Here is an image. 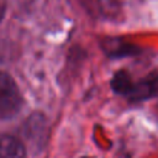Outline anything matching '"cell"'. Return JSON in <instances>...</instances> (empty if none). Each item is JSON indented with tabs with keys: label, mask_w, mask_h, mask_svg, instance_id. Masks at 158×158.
<instances>
[{
	"label": "cell",
	"mask_w": 158,
	"mask_h": 158,
	"mask_svg": "<svg viewBox=\"0 0 158 158\" xmlns=\"http://www.w3.org/2000/svg\"><path fill=\"white\" fill-rule=\"evenodd\" d=\"M0 158H26L25 146L15 137L0 135Z\"/></svg>",
	"instance_id": "4"
},
{
	"label": "cell",
	"mask_w": 158,
	"mask_h": 158,
	"mask_svg": "<svg viewBox=\"0 0 158 158\" xmlns=\"http://www.w3.org/2000/svg\"><path fill=\"white\" fill-rule=\"evenodd\" d=\"M101 48L110 58H125L135 57L142 53V48L135 43L127 42L120 37H106L101 41Z\"/></svg>",
	"instance_id": "2"
},
{
	"label": "cell",
	"mask_w": 158,
	"mask_h": 158,
	"mask_svg": "<svg viewBox=\"0 0 158 158\" xmlns=\"http://www.w3.org/2000/svg\"><path fill=\"white\" fill-rule=\"evenodd\" d=\"M111 89L118 94V95H123L127 96V94L130 93L131 88H132V78L128 72H126L125 69H121L118 72H116L111 79Z\"/></svg>",
	"instance_id": "5"
},
{
	"label": "cell",
	"mask_w": 158,
	"mask_h": 158,
	"mask_svg": "<svg viewBox=\"0 0 158 158\" xmlns=\"http://www.w3.org/2000/svg\"><path fill=\"white\" fill-rule=\"evenodd\" d=\"M115 4H116V0H100V7L105 14L112 12L116 7Z\"/></svg>",
	"instance_id": "6"
},
{
	"label": "cell",
	"mask_w": 158,
	"mask_h": 158,
	"mask_svg": "<svg viewBox=\"0 0 158 158\" xmlns=\"http://www.w3.org/2000/svg\"><path fill=\"white\" fill-rule=\"evenodd\" d=\"M158 95V72H151L138 81H133L127 99L131 101H144Z\"/></svg>",
	"instance_id": "3"
},
{
	"label": "cell",
	"mask_w": 158,
	"mask_h": 158,
	"mask_svg": "<svg viewBox=\"0 0 158 158\" xmlns=\"http://www.w3.org/2000/svg\"><path fill=\"white\" fill-rule=\"evenodd\" d=\"M84 158H88V157H84Z\"/></svg>",
	"instance_id": "8"
},
{
	"label": "cell",
	"mask_w": 158,
	"mask_h": 158,
	"mask_svg": "<svg viewBox=\"0 0 158 158\" xmlns=\"http://www.w3.org/2000/svg\"><path fill=\"white\" fill-rule=\"evenodd\" d=\"M6 12V0H0V21H2Z\"/></svg>",
	"instance_id": "7"
},
{
	"label": "cell",
	"mask_w": 158,
	"mask_h": 158,
	"mask_svg": "<svg viewBox=\"0 0 158 158\" xmlns=\"http://www.w3.org/2000/svg\"><path fill=\"white\" fill-rule=\"evenodd\" d=\"M22 107L20 90L7 73L0 72V120L15 117Z\"/></svg>",
	"instance_id": "1"
}]
</instances>
